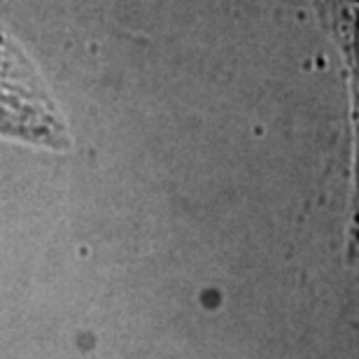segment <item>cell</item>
<instances>
[{"instance_id":"cell-1","label":"cell","mask_w":359,"mask_h":359,"mask_svg":"<svg viewBox=\"0 0 359 359\" xmlns=\"http://www.w3.org/2000/svg\"><path fill=\"white\" fill-rule=\"evenodd\" d=\"M315 17L341 54L353 103L357 138V189H359V5L353 0H311ZM359 208V205H357Z\"/></svg>"},{"instance_id":"cell-2","label":"cell","mask_w":359,"mask_h":359,"mask_svg":"<svg viewBox=\"0 0 359 359\" xmlns=\"http://www.w3.org/2000/svg\"><path fill=\"white\" fill-rule=\"evenodd\" d=\"M353 3H357V5H359V0H353Z\"/></svg>"}]
</instances>
